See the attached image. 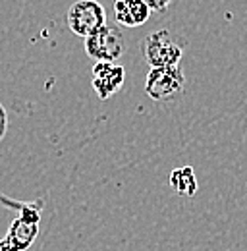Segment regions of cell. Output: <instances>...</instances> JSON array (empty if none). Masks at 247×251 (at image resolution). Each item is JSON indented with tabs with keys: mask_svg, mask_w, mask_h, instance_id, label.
<instances>
[{
	"mask_svg": "<svg viewBox=\"0 0 247 251\" xmlns=\"http://www.w3.org/2000/svg\"><path fill=\"white\" fill-rule=\"evenodd\" d=\"M14 211L18 213V217L12 220L6 236L0 240V251H27L39 236L43 201H18Z\"/></svg>",
	"mask_w": 247,
	"mask_h": 251,
	"instance_id": "obj_1",
	"label": "cell"
},
{
	"mask_svg": "<svg viewBox=\"0 0 247 251\" xmlns=\"http://www.w3.org/2000/svg\"><path fill=\"white\" fill-rule=\"evenodd\" d=\"M182 43L168 29L149 33L141 43V54L151 68L178 66L182 60Z\"/></svg>",
	"mask_w": 247,
	"mask_h": 251,
	"instance_id": "obj_2",
	"label": "cell"
},
{
	"mask_svg": "<svg viewBox=\"0 0 247 251\" xmlns=\"http://www.w3.org/2000/svg\"><path fill=\"white\" fill-rule=\"evenodd\" d=\"M185 89V75L180 66L151 68L145 79V93L154 102L178 100Z\"/></svg>",
	"mask_w": 247,
	"mask_h": 251,
	"instance_id": "obj_3",
	"label": "cell"
},
{
	"mask_svg": "<svg viewBox=\"0 0 247 251\" xmlns=\"http://www.w3.org/2000/svg\"><path fill=\"white\" fill-rule=\"evenodd\" d=\"M85 52L97 62H118L125 52L124 33L116 25H102L85 37Z\"/></svg>",
	"mask_w": 247,
	"mask_h": 251,
	"instance_id": "obj_4",
	"label": "cell"
},
{
	"mask_svg": "<svg viewBox=\"0 0 247 251\" xmlns=\"http://www.w3.org/2000/svg\"><path fill=\"white\" fill-rule=\"evenodd\" d=\"M106 25V12L97 0H77L68 10V27L77 37H89Z\"/></svg>",
	"mask_w": 247,
	"mask_h": 251,
	"instance_id": "obj_5",
	"label": "cell"
},
{
	"mask_svg": "<svg viewBox=\"0 0 247 251\" xmlns=\"http://www.w3.org/2000/svg\"><path fill=\"white\" fill-rule=\"evenodd\" d=\"M93 89L97 91L100 100L110 99L122 89L125 81V70L118 62H97L91 74Z\"/></svg>",
	"mask_w": 247,
	"mask_h": 251,
	"instance_id": "obj_6",
	"label": "cell"
},
{
	"mask_svg": "<svg viewBox=\"0 0 247 251\" xmlns=\"http://www.w3.org/2000/svg\"><path fill=\"white\" fill-rule=\"evenodd\" d=\"M116 22L124 27H139L147 24L151 8L145 0H116L114 2Z\"/></svg>",
	"mask_w": 247,
	"mask_h": 251,
	"instance_id": "obj_7",
	"label": "cell"
},
{
	"mask_svg": "<svg viewBox=\"0 0 247 251\" xmlns=\"http://www.w3.org/2000/svg\"><path fill=\"white\" fill-rule=\"evenodd\" d=\"M170 186L176 193L185 195V197H193L197 193V178H195V170L191 166H182L172 170L170 174Z\"/></svg>",
	"mask_w": 247,
	"mask_h": 251,
	"instance_id": "obj_8",
	"label": "cell"
},
{
	"mask_svg": "<svg viewBox=\"0 0 247 251\" xmlns=\"http://www.w3.org/2000/svg\"><path fill=\"white\" fill-rule=\"evenodd\" d=\"M147 4H149V8H151V12H166V8H168V4H170V0H145Z\"/></svg>",
	"mask_w": 247,
	"mask_h": 251,
	"instance_id": "obj_9",
	"label": "cell"
},
{
	"mask_svg": "<svg viewBox=\"0 0 247 251\" xmlns=\"http://www.w3.org/2000/svg\"><path fill=\"white\" fill-rule=\"evenodd\" d=\"M6 131H8V114H6V108L0 104V141L6 135Z\"/></svg>",
	"mask_w": 247,
	"mask_h": 251,
	"instance_id": "obj_10",
	"label": "cell"
}]
</instances>
